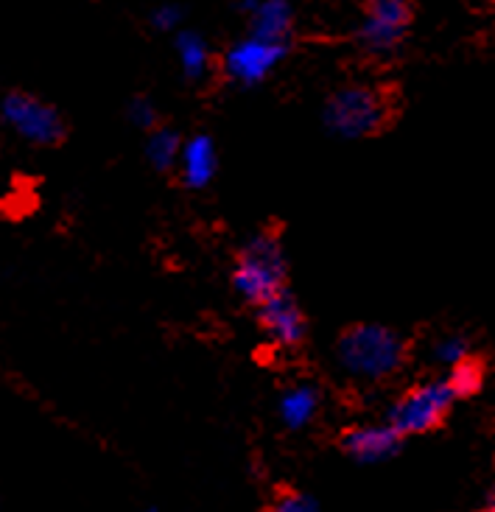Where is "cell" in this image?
Instances as JSON below:
<instances>
[{
    "label": "cell",
    "instance_id": "1",
    "mask_svg": "<svg viewBox=\"0 0 495 512\" xmlns=\"http://www.w3.org/2000/svg\"><path fill=\"white\" fill-rule=\"evenodd\" d=\"M336 364L356 381H386L406 364V339L389 325L361 322L339 336Z\"/></svg>",
    "mask_w": 495,
    "mask_h": 512
},
{
    "label": "cell",
    "instance_id": "2",
    "mask_svg": "<svg viewBox=\"0 0 495 512\" xmlns=\"http://www.w3.org/2000/svg\"><path fill=\"white\" fill-rule=\"evenodd\" d=\"M392 118V104L375 84H344L333 90L322 107V121L330 135L344 140H361L378 135Z\"/></svg>",
    "mask_w": 495,
    "mask_h": 512
},
{
    "label": "cell",
    "instance_id": "3",
    "mask_svg": "<svg viewBox=\"0 0 495 512\" xmlns=\"http://www.w3.org/2000/svg\"><path fill=\"white\" fill-rule=\"evenodd\" d=\"M286 252L275 233L263 230L252 236L238 252V261L233 266V289L252 305L266 303L286 289Z\"/></svg>",
    "mask_w": 495,
    "mask_h": 512
},
{
    "label": "cell",
    "instance_id": "4",
    "mask_svg": "<svg viewBox=\"0 0 495 512\" xmlns=\"http://www.w3.org/2000/svg\"><path fill=\"white\" fill-rule=\"evenodd\" d=\"M454 395L451 384L445 378H434V381H423L417 387L406 389L398 401L389 406L386 423L398 431L400 437H412V434H426V431L437 429L445 415L451 412Z\"/></svg>",
    "mask_w": 495,
    "mask_h": 512
},
{
    "label": "cell",
    "instance_id": "5",
    "mask_svg": "<svg viewBox=\"0 0 495 512\" xmlns=\"http://www.w3.org/2000/svg\"><path fill=\"white\" fill-rule=\"evenodd\" d=\"M0 121L9 126L17 138L34 146H56L65 138V121L54 104L23 90H14L0 101Z\"/></svg>",
    "mask_w": 495,
    "mask_h": 512
},
{
    "label": "cell",
    "instance_id": "6",
    "mask_svg": "<svg viewBox=\"0 0 495 512\" xmlns=\"http://www.w3.org/2000/svg\"><path fill=\"white\" fill-rule=\"evenodd\" d=\"M412 28L409 0H367L358 23V42L372 56H389L400 48Z\"/></svg>",
    "mask_w": 495,
    "mask_h": 512
},
{
    "label": "cell",
    "instance_id": "7",
    "mask_svg": "<svg viewBox=\"0 0 495 512\" xmlns=\"http://www.w3.org/2000/svg\"><path fill=\"white\" fill-rule=\"evenodd\" d=\"M286 54H289V42L247 34L227 48L221 68L227 73V79L238 87H255L266 82L283 65Z\"/></svg>",
    "mask_w": 495,
    "mask_h": 512
},
{
    "label": "cell",
    "instance_id": "8",
    "mask_svg": "<svg viewBox=\"0 0 495 512\" xmlns=\"http://www.w3.org/2000/svg\"><path fill=\"white\" fill-rule=\"evenodd\" d=\"M258 322L269 336V342L280 350H294L297 345H303L305 314L286 289L258 305Z\"/></svg>",
    "mask_w": 495,
    "mask_h": 512
},
{
    "label": "cell",
    "instance_id": "9",
    "mask_svg": "<svg viewBox=\"0 0 495 512\" xmlns=\"http://www.w3.org/2000/svg\"><path fill=\"white\" fill-rule=\"evenodd\" d=\"M400 443H403V437L389 423L353 426L350 431H344L342 437L344 454L361 465H378V462L392 459L400 451Z\"/></svg>",
    "mask_w": 495,
    "mask_h": 512
},
{
    "label": "cell",
    "instance_id": "10",
    "mask_svg": "<svg viewBox=\"0 0 495 512\" xmlns=\"http://www.w3.org/2000/svg\"><path fill=\"white\" fill-rule=\"evenodd\" d=\"M177 171L182 177V185L191 188V191H202L207 188L216 171H219V149L210 135H193L182 143V152H179Z\"/></svg>",
    "mask_w": 495,
    "mask_h": 512
},
{
    "label": "cell",
    "instance_id": "11",
    "mask_svg": "<svg viewBox=\"0 0 495 512\" xmlns=\"http://www.w3.org/2000/svg\"><path fill=\"white\" fill-rule=\"evenodd\" d=\"M244 14H247L249 34L289 42L294 28L291 0H244Z\"/></svg>",
    "mask_w": 495,
    "mask_h": 512
},
{
    "label": "cell",
    "instance_id": "12",
    "mask_svg": "<svg viewBox=\"0 0 495 512\" xmlns=\"http://www.w3.org/2000/svg\"><path fill=\"white\" fill-rule=\"evenodd\" d=\"M319 406H322V395L314 384L308 381H300V384H291L280 401H277V415H280V423L289 431H303L305 426L314 423Z\"/></svg>",
    "mask_w": 495,
    "mask_h": 512
},
{
    "label": "cell",
    "instance_id": "13",
    "mask_svg": "<svg viewBox=\"0 0 495 512\" xmlns=\"http://www.w3.org/2000/svg\"><path fill=\"white\" fill-rule=\"evenodd\" d=\"M174 48H177V59H179V68L185 73V79H191V82H199V79H205L207 73H210V62H213V56H210V45L202 34H196V31H177V37H174Z\"/></svg>",
    "mask_w": 495,
    "mask_h": 512
},
{
    "label": "cell",
    "instance_id": "14",
    "mask_svg": "<svg viewBox=\"0 0 495 512\" xmlns=\"http://www.w3.org/2000/svg\"><path fill=\"white\" fill-rule=\"evenodd\" d=\"M179 152H182V138H179L177 129L171 126H154L146 138V157L154 168L168 171V168H177Z\"/></svg>",
    "mask_w": 495,
    "mask_h": 512
},
{
    "label": "cell",
    "instance_id": "15",
    "mask_svg": "<svg viewBox=\"0 0 495 512\" xmlns=\"http://www.w3.org/2000/svg\"><path fill=\"white\" fill-rule=\"evenodd\" d=\"M445 381L451 384L456 398H470V395H476V392L482 389L484 367L479 364V359H473V356H470V359L459 361L456 367H451L448 375H445Z\"/></svg>",
    "mask_w": 495,
    "mask_h": 512
},
{
    "label": "cell",
    "instance_id": "16",
    "mask_svg": "<svg viewBox=\"0 0 495 512\" xmlns=\"http://www.w3.org/2000/svg\"><path fill=\"white\" fill-rule=\"evenodd\" d=\"M431 356H434V361H437L440 367L451 370V367H456L459 361L470 359L473 353H470V342L462 336V333H448V336H442V339L434 342V347H431Z\"/></svg>",
    "mask_w": 495,
    "mask_h": 512
},
{
    "label": "cell",
    "instance_id": "17",
    "mask_svg": "<svg viewBox=\"0 0 495 512\" xmlns=\"http://www.w3.org/2000/svg\"><path fill=\"white\" fill-rule=\"evenodd\" d=\"M266 512H322L319 501L303 490H283L277 493Z\"/></svg>",
    "mask_w": 495,
    "mask_h": 512
},
{
    "label": "cell",
    "instance_id": "18",
    "mask_svg": "<svg viewBox=\"0 0 495 512\" xmlns=\"http://www.w3.org/2000/svg\"><path fill=\"white\" fill-rule=\"evenodd\" d=\"M126 115H129V121L138 126V129H143V132H152L154 126H160V112H157V107H154L152 98H146V96L132 98Z\"/></svg>",
    "mask_w": 495,
    "mask_h": 512
},
{
    "label": "cell",
    "instance_id": "19",
    "mask_svg": "<svg viewBox=\"0 0 495 512\" xmlns=\"http://www.w3.org/2000/svg\"><path fill=\"white\" fill-rule=\"evenodd\" d=\"M179 23H182V9L174 3H163L152 12V26L157 31H179Z\"/></svg>",
    "mask_w": 495,
    "mask_h": 512
},
{
    "label": "cell",
    "instance_id": "20",
    "mask_svg": "<svg viewBox=\"0 0 495 512\" xmlns=\"http://www.w3.org/2000/svg\"><path fill=\"white\" fill-rule=\"evenodd\" d=\"M482 512H495V487L487 493V501H484V510Z\"/></svg>",
    "mask_w": 495,
    "mask_h": 512
},
{
    "label": "cell",
    "instance_id": "21",
    "mask_svg": "<svg viewBox=\"0 0 495 512\" xmlns=\"http://www.w3.org/2000/svg\"><path fill=\"white\" fill-rule=\"evenodd\" d=\"M143 512H157V510H143Z\"/></svg>",
    "mask_w": 495,
    "mask_h": 512
}]
</instances>
